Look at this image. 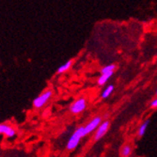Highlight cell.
<instances>
[{
	"label": "cell",
	"mask_w": 157,
	"mask_h": 157,
	"mask_svg": "<svg viewBox=\"0 0 157 157\" xmlns=\"http://www.w3.org/2000/svg\"><path fill=\"white\" fill-rule=\"evenodd\" d=\"M113 75H114V73H108V74L101 75H100V77L98 78V80H97L98 85H99V86H104V85L112 77Z\"/></svg>",
	"instance_id": "9c48e42d"
},
{
	"label": "cell",
	"mask_w": 157,
	"mask_h": 157,
	"mask_svg": "<svg viewBox=\"0 0 157 157\" xmlns=\"http://www.w3.org/2000/svg\"><path fill=\"white\" fill-rule=\"evenodd\" d=\"M87 136L85 132V126H80L73 133V135L70 136L68 143L66 145V148L68 151H73L75 150L80 143V141L83 137Z\"/></svg>",
	"instance_id": "6da1fadb"
},
{
	"label": "cell",
	"mask_w": 157,
	"mask_h": 157,
	"mask_svg": "<svg viewBox=\"0 0 157 157\" xmlns=\"http://www.w3.org/2000/svg\"><path fill=\"white\" fill-rule=\"evenodd\" d=\"M116 69H117V65L116 64H108V65H105V66H104L101 69V75L108 74V73H114Z\"/></svg>",
	"instance_id": "8fae6325"
},
{
	"label": "cell",
	"mask_w": 157,
	"mask_h": 157,
	"mask_svg": "<svg viewBox=\"0 0 157 157\" xmlns=\"http://www.w3.org/2000/svg\"><path fill=\"white\" fill-rule=\"evenodd\" d=\"M0 133H1V135L5 136L7 138H13L16 136L15 129L9 123H1V125H0Z\"/></svg>",
	"instance_id": "8992f818"
},
{
	"label": "cell",
	"mask_w": 157,
	"mask_h": 157,
	"mask_svg": "<svg viewBox=\"0 0 157 157\" xmlns=\"http://www.w3.org/2000/svg\"><path fill=\"white\" fill-rule=\"evenodd\" d=\"M156 95H157V90H156Z\"/></svg>",
	"instance_id": "5bb4252c"
},
{
	"label": "cell",
	"mask_w": 157,
	"mask_h": 157,
	"mask_svg": "<svg viewBox=\"0 0 157 157\" xmlns=\"http://www.w3.org/2000/svg\"><path fill=\"white\" fill-rule=\"evenodd\" d=\"M109 128H110V121L107 120L104 121L101 124H100V126L97 128V130L94 133V140L98 141L101 138H103L105 136V134L108 132Z\"/></svg>",
	"instance_id": "5b68a950"
},
{
	"label": "cell",
	"mask_w": 157,
	"mask_h": 157,
	"mask_svg": "<svg viewBox=\"0 0 157 157\" xmlns=\"http://www.w3.org/2000/svg\"><path fill=\"white\" fill-rule=\"evenodd\" d=\"M103 122V118L101 116H95L93 119H91L90 121H89L85 125V132L87 135H90L97 130V128Z\"/></svg>",
	"instance_id": "277c9868"
},
{
	"label": "cell",
	"mask_w": 157,
	"mask_h": 157,
	"mask_svg": "<svg viewBox=\"0 0 157 157\" xmlns=\"http://www.w3.org/2000/svg\"><path fill=\"white\" fill-rule=\"evenodd\" d=\"M87 106H88L87 99L85 97H79L70 105V112L74 114V115H78V114L84 112L87 109Z\"/></svg>",
	"instance_id": "3957f363"
},
{
	"label": "cell",
	"mask_w": 157,
	"mask_h": 157,
	"mask_svg": "<svg viewBox=\"0 0 157 157\" xmlns=\"http://www.w3.org/2000/svg\"><path fill=\"white\" fill-rule=\"evenodd\" d=\"M53 97V90H46L44 92H41L39 96H37L33 100V107L36 109H40L44 108L52 99Z\"/></svg>",
	"instance_id": "7a4b0ae2"
},
{
	"label": "cell",
	"mask_w": 157,
	"mask_h": 157,
	"mask_svg": "<svg viewBox=\"0 0 157 157\" xmlns=\"http://www.w3.org/2000/svg\"><path fill=\"white\" fill-rule=\"evenodd\" d=\"M72 65H73V59H70L68 60L67 62H65L64 64H62L61 66H59L58 68V70H56V73L61 75V74H64L66 72H68V71L72 68Z\"/></svg>",
	"instance_id": "ba28073f"
},
{
	"label": "cell",
	"mask_w": 157,
	"mask_h": 157,
	"mask_svg": "<svg viewBox=\"0 0 157 157\" xmlns=\"http://www.w3.org/2000/svg\"><path fill=\"white\" fill-rule=\"evenodd\" d=\"M149 124H150V120H146L139 125L138 130H137V136L138 137H142L145 135V133L147 131V128L149 127Z\"/></svg>",
	"instance_id": "52a82bcc"
},
{
	"label": "cell",
	"mask_w": 157,
	"mask_h": 157,
	"mask_svg": "<svg viewBox=\"0 0 157 157\" xmlns=\"http://www.w3.org/2000/svg\"><path fill=\"white\" fill-rule=\"evenodd\" d=\"M150 107H151V108H152V109L157 108V98L153 99L152 101L151 102V104H150Z\"/></svg>",
	"instance_id": "4fadbf2b"
},
{
	"label": "cell",
	"mask_w": 157,
	"mask_h": 157,
	"mask_svg": "<svg viewBox=\"0 0 157 157\" xmlns=\"http://www.w3.org/2000/svg\"><path fill=\"white\" fill-rule=\"evenodd\" d=\"M132 151H133L132 145H130V144L123 145V147L121 148V157H129L132 153Z\"/></svg>",
	"instance_id": "30bf717a"
},
{
	"label": "cell",
	"mask_w": 157,
	"mask_h": 157,
	"mask_svg": "<svg viewBox=\"0 0 157 157\" xmlns=\"http://www.w3.org/2000/svg\"><path fill=\"white\" fill-rule=\"evenodd\" d=\"M113 91H114V86H113V85L107 86V87L102 91V93H101V98H102V99H106V98H108V97L112 94Z\"/></svg>",
	"instance_id": "7c38bea8"
}]
</instances>
